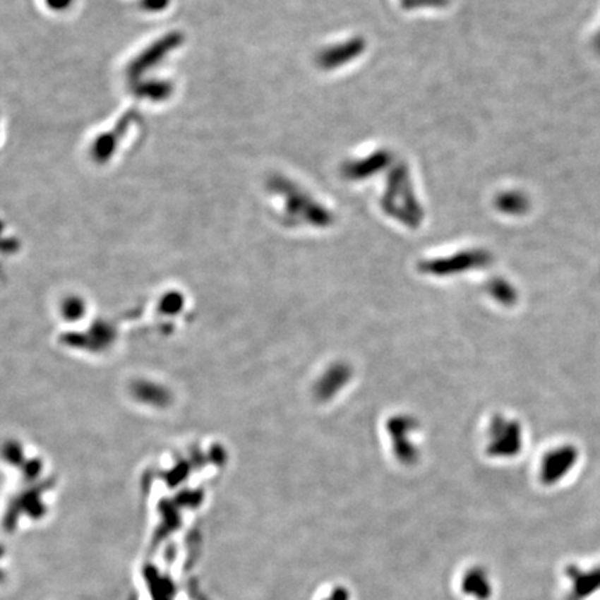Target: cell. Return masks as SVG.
Returning a JSON list of instances; mask_svg holds the SVG:
<instances>
[{"label":"cell","instance_id":"obj_1","mask_svg":"<svg viewBox=\"0 0 600 600\" xmlns=\"http://www.w3.org/2000/svg\"><path fill=\"white\" fill-rule=\"evenodd\" d=\"M578 456L574 446H561L549 452L541 467V479L545 484H555L563 475L568 474L575 464Z\"/></svg>","mask_w":600,"mask_h":600},{"label":"cell","instance_id":"obj_2","mask_svg":"<svg viewBox=\"0 0 600 600\" xmlns=\"http://www.w3.org/2000/svg\"><path fill=\"white\" fill-rule=\"evenodd\" d=\"M460 592L472 600H485L491 594V581L485 571L479 567H472L463 571L460 577Z\"/></svg>","mask_w":600,"mask_h":600},{"label":"cell","instance_id":"obj_3","mask_svg":"<svg viewBox=\"0 0 600 600\" xmlns=\"http://www.w3.org/2000/svg\"><path fill=\"white\" fill-rule=\"evenodd\" d=\"M596 44H598V47H599V49H600V35H599V38H598V41H596Z\"/></svg>","mask_w":600,"mask_h":600}]
</instances>
